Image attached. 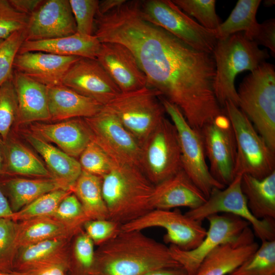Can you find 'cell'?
<instances>
[{
    "label": "cell",
    "mask_w": 275,
    "mask_h": 275,
    "mask_svg": "<svg viewBox=\"0 0 275 275\" xmlns=\"http://www.w3.org/2000/svg\"><path fill=\"white\" fill-rule=\"evenodd\" d=\"M24 41V30L0 40V87L12 79L14 61Z\"/></svg>",
    "instance_id": "cell-39"
},
{
    "label": "cell",
    "mask_w": 275,
    "mask_h": 275,
    "mask_svg": "<svg viewBox=\"0 0 275 275\" xmlns=\"http://www.w3.org/2000/svg\"><path fill=\"white\" fill-rule=\"evenodd\" d=\"M29 16L15 10L9 1L0 0V40L25 30Z\"/></svg>",
    "instance_id": "cell-44"
},
{
    "label": "cell",
    "mask_w": 275,
    "mask_h": 275,
    "mask_svg": "<svg viewBox=\"0 0 275 275\" xmlns=\"http://www.w3.org/2000/svg\"><path fill=\"white\" fill-rule=\"evenodd\" d=\"M0 275H35L30 272H19L13 271L10 272H0Z\"/></svg>",
    "instance_id": "cell-52"
},
{
    "label": "cell",
    "mask_w": 275,
    "mask_h": 275,
    "mask_svg": "<svg viewBox=\"0 0 275 275\" xmlns=\"http://www.w3.org/2000/svg\"><path fill=\"white\" fill-rule=\"evenodd\" d=\"M12 7L20 13L29 16L40 6L42 0H10Z\"/></svg>",
    "instance_id": "cell-47"
},
{
    "label": "cell",
    "mask_w": 275,
    "mask_h": 275,
    "mask_svg": "<svg viewBox=\"0 0 275 275\" xmlns=\"http://www.w3.org/2000/svg\"><path fill=\"white\" fill-rule=\"evenodd\" d=\"M7 188L11 200L10 207L13 212L19 211L49 192L58 189L71 190L53 178L35 179L14 178L7 182Z\"/></svg>",
    "instance_id": "cell-30"
},
{
    "label": "cell",
    "mask_w": 275,
    "mask_h": 275,
    "mask_svg": "<svg viewBox=\"0 0 275 275\" xmlns=\"http://www.w3.org/2000/svg\"><path fill=\"white\" fill-rule=\"evenodd\" d=\"M93 35L101 43L126 47L145 74L147 87L176 105L193 128L200 130L225 113L214 93L213 54L144 19L139 1H126L106 14L96 15Z\"/></svg>",
    "instance_id": "cell-1"
},
{
    "label": "cell",
    "mask_w": 275,
    "mask_h": 275,
    "mask_svg": "<svg viewBox=\"0 0 275 275\" xmlns=\"http://www.w3.org/2000/svg\"><path fill=\"white\" fill-rule=\"evenodd\" d=\"M26 138L31 146L42 157L52 178L72 190L82 169L75 158L48 143L34 134Z\"/></svg>",
    "instance_id": "cell-27"
},
{
    "label": "cell",
    "mask_w": 275,
    "mask_h": 275,
    "mask_svg": "<svg viewBox=\"0 0 275 275\" xmlns=\"http://www.w3.org/2000/svg\"><path fill=\"white\" fill-rule=\"evenodd\" d=\"M207 198L182 169L176 174L154 185L153 209L171 210L180 207L197 208Z\"/></svg>",
    "instance_id": "cell-21"
},
{
    "label": "cell",
    "mask_w": 275,
    "mask_h": 275,
    "mask_svg": "<svg viewBox=\"0 0 275 275\" xmlns=\"http://www.w3.org/2000/svg\"><path fill=\"white\" fill-rule=\"evenodd\" d=\"M13 213L10 205L0 188V218L10 217Z\"/></svg>",
    "instance_id": "cell-51"
},
{
    "label": "cell",
    "mask_w": 275,
    "mask_h": 275,
    "mask_svg": "<svg viewBox=\"0 0 275 275\" xmlns=\"http://www.w3.org/2000/svg\"><path fill=\"white\" fill-rule=\"evenodd\" d=\"M159 227L165 229L166 243L183 250L196 248L206 233L202 222L194 219L179 211L153 209L139 218L121 226V231H141Z\"/></svg>",
    "instance_id": "cell-13"
},
{
    "label": "cell",
    "mask_w": 275,
    "mask_h": 275,
    "mask_svg": "<svg viewBox=\"0 0 275 275\" xmlns=\"http://www.w3.org/2000/svg\"><path fill=\"white\" fill-rule=\"evenodd\" d=\"M239 108L275 151V70L265 62L244 77L237 91Z\"/></svg>",
    "instance_id": "cell-5"
},
{
    "label": "cell",
    "mask_w": 275,
    "mask_h": 275,
    "mask_svg": "<svg viewBox=\"0 0 275 275\" xmlns=\"http://www.w3.org/2000/svg\"><path fill=\"white\" fill-rule=\"evenodd\" d=\"M89 219H108L102 191V178L82 170L73 189Z\"/></svg>",
    "instance_id": "cell-31"
},
{
    "label": "cell",
    "mask_w": 275,
    "mask_h": 275,
    "mask_svg": "<svg viewBox=\"0 0 275 275\" xmlns=\"http://www.w3.org/2000/svg\"><path fill=\"white\" fill-rule=\"evenodd\" d=\"M18 104L12 79L0 87V136L5 139L17 117Z\"/></svg>",
    "instance_id": "cell-41"
},
{
    "label": "cell",
    "mask_w": 275,
    "mask_h": 275,
    "mask_svg": "<svg viewBox=\"0 0 275 275\" xmlns=\"http://www.w3.org/2000/svg\"><path fill=\"white\" fill-rule=\"evenodd\" d=\"M209 171L225 187L234 179L236 143L230 121L225 113L216 117L200 130Z\"/></svg>",
    "instance_id": "cell-14"
},
{
    "label": "cell",
    "mask_w": 275,
    "mask_h": 275,
    "mask_svg": "<svg viewBox=\"0 0 275 275\" xmlns=\"http://www.w3.org/2000/svg\"><path fill=\"white\" fill-rule=\"evenodd\" d=\"M94 245L85 231L75 236L69 268L73 275H90L95 262Z\"/></svg>",
    "instance_id": "cell-36"
},
{
    "label": "cell",
    "mask_w": 275,
    "mask_h": 275,
    "mask_svg": "<svg viewBox=\"0 0 275 275\" xmlns=\"http://www.w3.org/2000/svg\"><path fill=\"white\" fill-rule=\"evenodd\" d=\"M17 224L10 217L0 218V272L14 271L17 253L15 245Z\"/></svg>",
    "instance_id": "cell-38"
},
{
    "label": "cell",
    "mask_w": 275,
    "mask_h": 275,
    "mask_svg": "<svg viewBox=\"0 0 275 275\" xmlns=\"http://www.w3.org/2000/svg\"><path fill=\"white\" fill-rule=\"evenodd\" d=\"M73 193L71 190L58 189L37 198L10 217L18 222L35 218L51 216L63 199Z\"/></svg>",
    "instance_id": "cell-35"
},
{
    "label": "cell",
    "mask_w": 275,
    "mask_h": 275,
    "mask_svg": "<svg viewBox=\"0 0 275 275\" xmlns=\"http://www.w3.org/2000/svg\"><path fill=\"white\" fill-rule=\"evenodd\" d=\"M179 266L165 244L141 231H121L95 252L90 275H145Z\"/></svg>",
    "instance_id": "cell-2"
},
{
    "label": "cell",
    "mask_w": 275,
    "mask_h": 275,
    "mask_svg": "<svg viewBox=\"0 0 275 275\" xmlns=\"http://www.w3.org/2000/svg\"><path fill=\"white\" fill-rule=\"evenodd\" d=\"M113 161L102 178V191L108 219L123 225L153 210L154 185L139 168Z\"/></svg>",
    "instance_id": "cell-3"
},
{
    "label": "cell",
    "mask_w": 275,
    "mask_h": 275,
    "mask_svg": "<svg viewBox=\"0 0 275 275\" xmlns=\"http://www.w3.org/2000/svg\"><path fill=\"white\" fill-rule=\"evenodd\" d=\"M62 84L103 106L121 93L96 59L79 58L70 67Z\"/></svg>",
    "instance_id": "cell-16"
},
{
    "label": "cell",
    "mask_w": 275,
    "mask_h": 275,
    "mask_svg": "<svg viewBox=\"0 0 275 275\" xmlns=\"http://www.w3.org/2000/svg\"><path fill=\"white\" fill-rule=\"evenodd\" d=\"M125 0H103L99 1L96 15L106 14L123 5Z\"/></svg>",
    "instance_id": "cell-49"
},
{
    "label": "cell",
    "mask_w": 275,
    "mask_h": 275,
    "mask_svg": "<svg viewBox=\"0 0 275 275\" xmlns=\"http://www.w3.org/2000/svg\"><path fill=\"white\" fill-rule=\"evenodd\" d=\"M263 4L265 7H271L274 4V0H265Z\"/></svg>",
    "instance_id": "cell-53"
},
{
    "label": "cell",
    "mask_w": 275,
    "mask_h": 275,
    "mask_svg": "<svg viewBox=\"0 0 275 275\" xmlns=\"http://www.w3.org/2000/svg\"><path fill=\"white\" fill-rule=\"evenodd\" d=\"M122 225L109 219H90L84 225V231L94 244L99 246L116 237L121 231Z\"/></svg>",
    "instance_id": "cell-45"
},
{
    "label": "cell",
    "mask_w": 275,
    "mask_h": 275,
    "mask_svg": "<svg viewBox=\"0 0 275 275\" xmlns=\"http://www.w3.org/2000/svg\"><path fill=\"white\" fill-rule=\"evenodd\" d=\"M24 41L65 37L76 33V25L69 0L43 1L29 16Z\"/></svg>",
    "instance_id": "cell-17"
},
{
    "label": "cell",
    "mask_w": 275,
    "mask_h": 275,
    "mask_svg": "<svg viewBox=\"0 0 275 275\" xmlns=\"http://www.w3.org/2000/svg\"><path fill=\"white\" fill-rule=\"evenodd\" d=\"M79 58L42 51L26 52L18 53L14 69L46 87H50L62 84L67 72Z\"/></svg>",
    "instance_id": "cell-20"
},
{
    "label": "cell",
    "mask_w": 275,
    "mask_h": 275,
    "mask_svg": "<svg viewBox=\"0 0 275 275\" xmlns=\"http://www.w3.org/2000/svg\"><path fill=\"white\" fill-rule=\"evenodd\" d=\"M159 99L177 132L182 168L207 199L213 189H222L225 186L215 180L210 174L201 131L189 125L176 105L162 96Z\"/></svg>",
    "instance_id": "cell-9"
},
{
    "label": "cell",
    "mask_w": 275,
    "mask_h": 275,
    "mask_svg": "<svg viewBox=\"0 0 275 275\" xmlns=\"http://www.w3.org/2000/svg\"><path fill=\"white\" fill-rule=\"evenodd\" d=\"M261 245L229 275H275V240Z\"/></svg>",
    "instance_id": "cell-34"
},
{
    "label": "cell",
    "mask_w": 275,
    "mask_h": 275,
    "mask_svg": "<svg viewBox=\"0 0 275 275\" xmlns=\"http://www.w3.org/2000/svg\"><path fill=\"white\" fill-rule=\"evenodd\" d=\"M50 120H66L92 117L103 106L63 84L47 87Z\"/></svg>",
    "instance_id": "cell-25"
},
{
    "label": "cell",
    "mask_w": 275,
    "mask_h": 275,
    "mask_svg": "<svg viewBox=\"0 0 275 275\" xmlns=\"http://www.w3.org/2000/svg\"><path fill=\"white\" fill-rule=\"evenodd\" d=\"M12 80L17 99L18 121L27 123L50 120L47 87L16 70Z\"/></svg>",
    "instance_id": "cell-24"
},
{
    "label": "cell",
    "mask_w": 275,
    "mask_h": 275,
    "mask_svg": "<svg viewBox=\"0 0 275 275\" xmlns=\"http://www.w3.org/2000/svg\"><path fill=\"white\" fill-rule=\"evenodd\" d=\"M250 226L235 239L216 248L203 260L195 275H229L258 248Z\"/></svg>",
    "instance_id": "cell-19"
},
{
    "label": "cell",
    "mask_w": 275,
    "mask_h": 275,
    "mask_svg": "<svg viewBox=\"0 0 275 275\" xmlns=\"http://www.w3.org/2000/svg\"><path fill=\"white\" fill-rule=\"evenodd\" d=\"M71 239L65 237L54 238L19 249L15 257L14 271L30 272L35 274L46 267L58 264L68 265L70 268L68 247Z\"/></svg>",
    "instance_id": "cell-23"
},
{
    "label": "cell",
    "mask_w": 275,
    "mask_h": 275,
    "mask_svg": "<svg viewBox=\"0 0 275 275\" xmlns=\"http://www.w3.org/2000/svg\"><path fill=\"white\" fill-rule=\"evenodd\" d=\"M160 96L161 93L156 90L145 87L131 92H121L104 106L116 116L141 146L165 117Z\"/></svg>",
    "instance_id": "cell-8"
},
{
    "label": "cell",
    "mask_w": 275,
    "mask_h": 275,
    "mask_svg": "<svg viewBox=\"0 0 275 275\" xmlns=\"http://www.w3.org/2000/svg\"><path fill=\"white\" fill-rule=\"evenodd\" d=\"M185 13L195 17L206 29L215 31L221 22L216 13L215 0H172Z\"/></svg>",
    "instance_id": "cell-37"
},
{
    "label": "cell",
    "mask_w": 275,
    "mask_h": 275,
    "mask_svg": "<svg viewBox=\"0 0 275 275\" xmlns=\"http://www.w3.org/2000/svg\"><path fill=\"white\" fill-rule=\"evenodd\" d=\"M241 188L248 207L256 218L275 219V171L261 179L242 175Z\"/></svg>",
    "instance_id": "cell-29"
},
{
    "label": "cell",
    "mask_w": 275,
    "mask_h": 275,
    "mask_svg": "<svg viewBox=\"0 0 275 275\" xmlns=\"http://www.w3.org/2000/svg\"><path fill=\"white\" fill-rule=\"evenodd\" d=\"M141 15L190 46L213 53L217 39L215 32L205 29L171 0L139 1Z\"/></svg>",
    "instance_id": "cell-7"
},
{
    "label": "cell",
    "mask_w": 275,
    "mask_h": 275,
    "mask_svg": "<svg viewBox=\"0 0 275 275\" xmlns=\"http://www.w3.org/2000/svg\"><path fill=\"white\" fill-rule=\"evenodd\" d=\"M215 64L214 91L219 105L224 109L226 101H231L237 106L238 97L234 85L237 74L245 70L252 72L269 57L249 39L243 32L232 34L217 40L212 53Z\"/></svg>",
    "instance_id": "cell-4"
},
{
    "label": "cell",
    "mask_w": 275,
    "mask_h": 275,
    "mask_svg": "<svg viewBox=\"0 0 275 275\" xmlns=\"http://www.w3.org/2000/svg\"><path fill=\"white\" fill-rule=\"evenodd\" d=\"M241 175L221 189H212L206 202L199 207L185 213L189 217L202 222L208 216L224 212L239 216L252 226L254 235L261 241L275 240V219H259L250 211L241 188Z\"/></svg>",
    "instance_id": "cell-11"
},
{
    "label": "cell",
    "mask_w": 275,
    "mask_h": 275,
    "mask_svg": "<svg viewBox=\"0 0 275 275\" xmlns=\"http://www.w3.org/2000/svg\"><path fill=\"white\" fill-rule=\"evenodd\" d=\"M101 43L94 36L76 33L51 39L24 41L18 53L42 51L61 56H74L96 59Z\"/></svg>",
    "instance_id": "cell-26"
},
{
    "label": "cell",
    "mask_w": 275,
    "mask_h": 275,
    "mask_svg": "<svg viewBox=\"0 0 275 275\" xmlns=\"http://www.w3.org/2000/svg\"><path fill=\"white\" fill-rule=\"evenodd\" d=\"M250 40L258 45H263L270 49L272 54H275V19L271 18L257 24L250 37Z\"/></svg>",
    "instance_id": "cell-46"
},
{
    "label": "cell",
    "mask_w": 275,
    "mask_h": 275,
    "mask_svg": "<svg viewBox=\"0 0 275 275\" xmlns=\"http://www.w3.org/2000/svg\"><path fill=\"white\" fill-rule=\"evenodd\" d=\"M145 275H188L181 266L161 268L152 271Z\"/></svg>",
    "instance_id": "cell-50"
},
{
    "label": "cell",
    "mask_w": 275,
    "mask_h": 275,
    "mask_svg": "<svg viewBox=\"0 0 275 275\" xmlns=\"http://www.w3.org/2000/svg\"><path fill=\"white\" fill-rule=\"evenodd\" d=\"M96 60L122 93L147 87L145 74L132 53L123 45L114 42L101 43Z\"/></svg>",
    "instance_id": "cell-18"
},
{
    "label": "cell",
    "mask_w": 275,
    "mask_h": 275,
    "mask_svg": "<svg viewBox=\"0 0 275 275\" xmlns=\"http://www.w3.org/2000/svg\"><path fill=\"white\" fill-rule=\"evenodd\" d=\"M225 113L236 143L234 177L247 174L263 179L275 171V151L259 134L246 115L231 101H226Z\"/></svg>",
    "instance_id": "cell-6"
},
{
    "label": "cell",
    "mask_w": 275,
    "mask_h": 275,
    "mask_svg": "<svg viewBox=\"0 0 275 275\" xmlns=\"http://www.w3.org/2000/svg\"><path fill=\"white\" fill-rule=\"evenodd\" d=\"M141 170L154 185L173 176L182 168L176 129L163 118L142 144Z\"/></svg>",
    "instance_id": "cell-10"
},
{
    "label": "cell",
    "mask_w": 275,
    "mask_h": 275,
    "mask_svg": "<svg viewBox=\"0 0 275 275\" xmlns=\"http://www.w3.org/2000/svg\"><path fill=\"white\" fill-rule=\"evenodd\" d=\"M6 166L11 173L18 175L52 178L41 161L28 148L18 142H11L6 152Z\"/></svg>",
    "instance_id": "cell-33"
},
{
    "label": "cell",
    "mask_w": 275,
    "mask_h": 275,
    "mask_svg": "<svg viewBox=\"0 0 275 275\" xmlns=\"http://www.w3.org/2000/svg\"><path fill=\"white\" fill-rule=\"evenodd\" d=\"M34 134L56 144L66 154L74 158L93 141L92 132L84 119L77 118L54 124L36 123L32 126Z\"/></svg>",
    "instance_id": "cell-22"
},
{
    "label": "cell",
    "mask_w": 275,
    "mask_h": 275,
    "mask_svg": "<svg viewBox=\"0 0 275 275\" xmlns=\"http://www.w3.org/2000/svg\"><path fill=\"white\" fill-rule=\"evenodd\" d=\"M51 217L81 230L84 228L85 223L90 220L73 193L63 199Z\"/></svg>",
    "instance_id": "cell-43"
},
{
    "label": "cell",
    "mask_w": 275,
    "mask_h": 275,
    "mask_svg": "<svg viewBox=\"0 0 275 275\" xmlns=\"http://www.w3.org/2000/svg\"><path fill=\"white\" fill-rule=\"evenodd\" d=\"M206 219L209 223L208 230L196 248L183 250L173 245L169 246L173 258L188 275H195L205 258L216 248L235 239L250 226L246 221L230 213L212 214Z\"/></svg>",
    "instance_id": "cell-15"
},
{
    "label": "cell",
    "mask_w": 275,
    "mask_h": 275,
    "mask_svg": "<svg viewBox=\"0 0 275 275\" xmlns=\"http://www.w3.org/2000/svg\"><path fill=\"white\" fill-rule=\"evenodd\" d=\"M84 119L92 132L93 141L113 161L141 170V145L111 111L103 106L95 115Z\"/></svg>",
    "instance_id": "cell-12"
},
{
    "label": "cell",
    "mask_w": 275,
    "mask_h": 275,
    "mask_svg": "<svg viewBox=\"0 0 275 275\" xmlns=\"http://www.w3.org/2000/svg\"><path fill=\"white\" fill-rule=\"evenodd\" d=\"M76 25V33L93 35L95 19L99 1L98 0H69Z\"/></svg>",
    "instance_id": "cell-42"
},
{
    "label": "cell",
    "mask_w": 275,
    "mask_h": 275,
    "mask_svg": "<svg viewBox=\"0 0 275 275\" xmlns=\"http://www.w3.org/2000/svg\"><path fill=\"white\" fill-rule=\"evenodd\" d=\"M260 0H239L229 17L214 31L217 40L238 32L249 39L258 22L256 14Z\"/></svg>",
    "instance_id": "cell-32"
},
{
    "label": "cell",
    "mask_w": 275,
    "mask_h": 275,
    "mask_svg": "<svg viewBox=\"0 0 275 275\" xmlns=\"http://www.w3.org/2000/svg\"><path fill=\"white\" fill-rule=\"evenodd\" d=\"M69 270V266L68 265L54 264L40 270L35 275H67L66 272Z\"/></svg>",
    "instance_id": "cell-48"
},
{
    "label": "cell",
    "mask_w": 275,
    "mask_h": 275,
    "mask_svg": "<svg viewBox=\"0 0 275 275\" xmlns=\"http://www.w3.org/2000/svg\"><path fill=\"white\" fill-rule=\"evenodd\" d=\"M82 171L102 178L111 170L113 160L94 141H91L79 155Z\"/></svg>",
    "instance_id": "cell-40"
},
{
    "label": "cell",
    "mask_w": 275,
    "mask_h": 275,
    "mask_svg": "<svg viewBox=\"0 0 275 275\" xmlns=\"http://www.w3.org/2000/svg\"><path fill=\"white\" fill-rule=\"evenodd\" d=\"M2 145V140L0 136V174L1 173L2 171V162H3L2 151H1Z\"/></svg>",
    "instance_id": "cell-54"
},
{
    "label": "cell",
    "mask_w": 275,
    "mask_h": 275,
    "mask_svg": "<svg viewBox=\"0 0 275 275\" xmlns=\"http://www.w3.org/2000/svg\"><path fill=\"white\" fill-rule=\"evenodd\" d=\"M82 230L51 216L18 222L15 245L20 248L43 240L65 237L72 238Z\"/></svg>",
    "instance_id": "cell-28"
}]
</instances>
